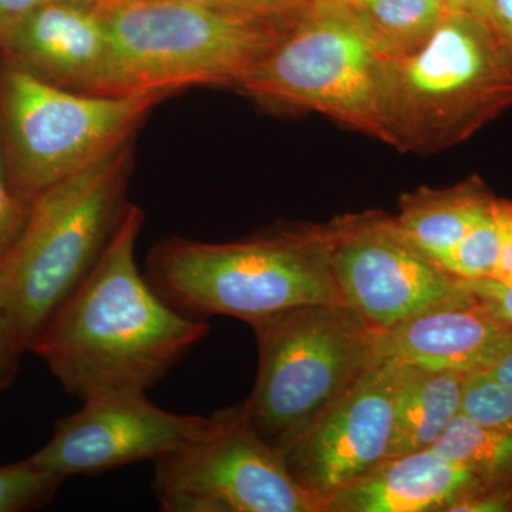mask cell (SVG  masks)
Segmentation results:
<instances>
[{
  "mask_svg": "<svg viewBox=\"0 0 512 512\" xmlns=\"http://www.w3.org/2000/svg\"><path fill=\"white\" fill-rule=\"evenodd\" d=\"M430 448L470 468L481 481L476 493L512 490V433L481 426L458 414Z\"/></svg>",
  "mask_w": 512,
  "mask_h": 512,
  "instance_id": "19",
  "label": "cell"
},
{
  "mask_svg": "<svg viewBox=\"0 0 512 512\" xmlns=\"http://www.w3.org/2000/svg\"><path fill=\"white\" fill-rule=\"evenodd\" d=\"M512 328L476 301L446 303L377 330L379 359L433 370L478 372L511 342Z\"/></svg>",
  "mask_w": 512,
  "mask_h": 512,
  "instance_id": "14",
  "label": "cell"
},
{
  "mask_svg": "<svg viewBox=\"0 0 512 512\" xmlns=\"http://www.w3.org/2000/svg\"><path fill=\"white\" fill-rule=\"evenodd\" d=\"M212 417L200 439L154 461L151 488L161 511L326 512V501L292 477L241 406Z\"/></svg>",
  "mask_w": 512,
  "mask_h": 512,
  "instance_id": "9",
  "label": "cell"
},
{
  "mask_svg": "<svg viewBox=\"0 0 512 512\" xmlns=\"http://www.w3.org/2000/svg\"><path fill=\"white\" fill-rule=\"evenodd\" d=\"M146 278L164 301L195 319L222 315L248 323L295 306L343 305L311 225H279L224 244L167 238L148 252Z\"/></svg>",
  "mask_w": 512,
  "mask_h": 512,
  "instance_id": "4",
  "label": "cell"
},
{
  "mask_svg": "<svg viewBox=\"0 0 512 512\" xmlns=\"http://www.w3.org/2000/svg\"><path fill=\"white\" fill-rule=\"evenodd\" d=\"M484 20L512 53V0H487Z\"/></svg>",
  "mask_w": 512,
  "mask_h": 512,
  "instance_id": "28",
  "label": "cell"
},
{
  "mask_svg": "<svg viewBox=\"0 0 512 512\" xmlns=\"http://www.w3.org/2000/svg\"><path fill=\"white\" fill-rule=\"evenodd\" d=\"M144 218L138 205L128 204L92 272L30 348L82 402L104 393L147 392L210 332L207 320L177 311L138 269Z\"/></svg>",
  "mask_w": 512,
  "mask_h": 512,
  "instance_id": "1",
  "label": "cell"
},
{
  "mask_svg": "<svg viewBox=\"0 0 512 512\" xmlns=\"http://www.w3.org/2000/svg\"><path fill=\"white\" fill-rule=\"evenodd\" d=\"M488 375L493 376L498 383L503 384L512 392V339L511 342L505 346L503 352L498 355L497 359L491 363L487 370Z\"/></svg>",
  "mask_w": 512,
  "mask_h": 512,
  "instance_id": "29",
  "label": "cell"
},
{
  "mask_svg": "<svg viewBox=\"0 0 512 512\" xmlns=\"http://www.w3.org/2000/svg\"><path fill=\"white\" fill-rule=\"evenodd\" d=\"M460 414L481 426L512 433V392L484 370L468 373Z\"/></svg>",
  "mask_w": 512,
  "mask_h": 512,
  "instance_id": "22",
  "label": "cell"
},
{
  "mask_svg": "<svg viewBox=\"0 0 512 512\" xmlns=\"http://www.w3.org/2000/svg\"><path fill=\"white\" fill-rule=\"evenodd\" d=\"M248 323L259 365L241 412L278 453L379 360L377 329L342 303L295 306Z\"/></svg>",
  "mask_w": 512,
  "mask_h": 512,
  "instance_id": "6",
  "label": "cell"
},
{
  "mask_svg": "<svg viewBox=\"0 0 512 512\" xmlns=\"http://www.w3.org/2000/svg\"><path fill=\"white\" fill-rule=\"evenodd\" d=\"M133 140L30 204L15 244L0 258V312L23 352L92 272L128 204Z\"/></svg>",
  "mask_w": 512,
  "mask_h": 512,
  "instance_id": "3",
  "label": "cell"
},
{
  "mask_svg": "<svg viewBox=\"0 0 512 512\" xmlns=\"http://www.w3.org/2000/svg\"><path fill=\"white\" fill-rule=\"evenodd\" d=\"M29 207L10 190L5 168L0 160V258L15 244L28 220Z\"/></svg>",
  "mask_w": 512,
  "mask_h": 512,
  "instance_id": "23",
  "label": "cell"
},
{
  "mask_svg": "<svg viewBox=\"0 0 512 512\" xmlns=\"http://www.w3.org/2000/svg\"><path fill=\"white\" fill-rule=\"evenodd\" d=\"M325 249L343 305L377 330L446 303L473 299L457 278L421 251L382 212L311 225Z\"/></svg>",
  "mask_w": 512,
  "mask_h": 512,
  "instance_id": "10",
  "label": "cell"
},
{
  "mask_svg": "<svg viewBox=\"0 0 512 512\" xmlns=\"http://www.w3.org/2000/svg\"><path fill=\"white\" fill-rule=\"evenodd\" d=\"M448 12L467 13L484 19L487 0H441Z\"/></svg>",
  "mask_w": 512,
  "mask_h": 512,
  "instance_id": "31",
  "label": "cell"
},
{
  "mask_svg": "<svg viewBox=\"0 0 512 512\" xmlns=\"http://www.w3.org/2000/svg\"><path fill=\"white\" fill-rule=\"evenodd\" d=\"M380 64L346 0H309L238 87L258 100L325 114L386 143Z\"/></svg>",
  "mask_w": 512,
  "mask_h": 512,
  "instance_id": "8",
  "label": "cell"
},
{
  "mask_svg": "<svg viewBox=\"0 0 512 512\" xmlns=\"http://www.w3.org/2000/svg\"><path fill=\"white\" fill-rule=\"evenodd\" d=\"M464 284L485 311L512 328V284L493 278L464 279Z\"/></svg>",
  "mask_w": 512,
  "mask_h": 512,
  "instance_id": "24",
  "label": "cell"
},
{
  "mask_svg": "<svg viewBox=\"0 0 512 512\" xmlns=\"http://www.w3.org/2000/svg\"><path fill=\"white\" fill-rule=\"evenodd\" d=\"M222 8L259 16H285L296 12L309 0H205Z\"/></svg>",
  "mask_w": 512,
  "mask_h": 512,
  "instance_id": "26",
  "label": "cell"
},
{
  "mask_svg": "<svg viewBox=\"0 0 512 512\" xmlns=\"http://www.w3.org/2000/svg\"><path fill=\"white\" fill-rule=\"evenodd\" d=\"M66 477L40 467L30 457L0 466V512L39 510L55 497Z\"/></svg>",
  "mask_w": 512,
  "mask_h": 512,
  "instance_id": "20",
  "label": "cell"
},
{
  "mask_svg": "<svg viewBox=\"0 0 512 512\" xmlns=\"http://www.w3.org/2000/svg\"><path fill=\"white\" fill-rule=\"evenodd\" d=\"M167 97L72 92L0 55V160L10 190L30 207L42 192L134 140Z\"/></svg>",
  "mask_w": 512,
  "mask_h": 512,
  "instance_id": "7",
  "label": "cell"
},
{
  "mask_svg": "<svg viewBox=\"0 0 512 512\" xmlns=\"http://www.w3.org/2000/svg\"><path fill=\"white\" fill-rule=\"evenodd\" d=\"M467 375L404 363L389 458L427 450L436 443L460 414Z\"/></svg>",
  "mask_w": 512,
  "mask_h": 512,
  "instance_id": "17",
  "label": "cell"
},
{
  "mask_svg": "<svg viewBox=\"0 0 512 512\" xmlns=\"http://www.w3.org/2000/svg\"><path fill=\"white\" fill-rule=\"evenodd\" d=\"M0 55L47 83L94 94L106 72L109 39L94 9L50 0L0 22Z\"/></svg>",
  "mask_w": 512,
  "mask_h": 512,
  "instance_id": "13",
  "label": "cell"
},
{
  "mask_svg": "<svg viewBox=\"0 0 512 512\" xmlns=\"http://www.w3.org/2000/svg\"><path fill=\"white\" fill-rule=\"evenodd\" d=\"M386 143L434 154L512 107V53L484 19L448 12L412 55L380 64Z\"/></svg>",
  "mask_w": 512,
  "mask_h": 512,
  "instance_id": "5",
  "label": "cell"
},
{
  "mask_svg": "<svg viewBox=\"0 0 512 512\" xmlns=\"http://www.w3.org/2000/svg\"><path fill=\"white\" fill-rule=\"evenodd\" d=\"M494 198L478 177L443 190L420 188L404 195L396 222L421 251L446 268L454 249Z\"/></svg>",
  "mask_w": 512,
  "mask_h": 512,
  "instance_id": "16",
  "label": "cell"
},
{
  "mask_svg": "<svg viewBox=\"0 0 512 512\" xmlns=\"http://www.w3.org/2000/svg\"><path fill=\"white\" fill-rule=\"evenodd\" d=\"M380 62L412 55L436 32L448 10L441 0H346Z\"/></svg>",
  "mask_w": 512,
  "mask_h": 512,
  "instance_id": "18",
  "label": "cell"
},
{
  "mask_svg": "<svg viewBox=\"0 0 512 512\" xmlns=\"http://www.w3.org/2000/svg\"><path fill=\"white\" fill-rule=\"evenodd\" d=\"M128 390L83 400L79 412L55 424L52 439L32 458L70 476H96L128 464L157 461L200 439L214 417L175 414Z\"/></svg>",
  "mask_w": 512,
  "mask_h": 512,
  "instance_id": "12",
  "label": "cell"
},
{
  "mask_svg": "<svg viewBox=\"0 0 512 512\" xmlns=\"http://www.w3.org/2000/svg\"><path fill=\"white\" fill-rule=\"evenodd\" d=\"M501 254L500 229L493 204L478 218L448 259L446 269L457 278H493Z\"/></svg>",
  "mask_w": 512,
  "mask_h": 512,
  "instance_id": "21",
  "label": "cell"
},
{
  "mask_svg": "<svg viewBox=\"0 0 512 512\" xmlns=\"http://www.w3.org/2000/svg\"><path fill=\"white\" fill-rule=\"evenodd\" d=\"M23 350L10 329L8 320L0 312V392L12 383L18 372L19 357Z\"/></svg>",
  "mask_w": 512,
  "mask_h": 512,
  "instance_id": "27",
  "label": "cell"
},
{
  "mask_svg": "<svg viewBox=\"0 0 512 512\" xmlns=\"http://www.w3.org/2000/svg\"><path fill=\"white\" fill-rule=\"evenodd\" d=\"M404 363L379 359L279 451L292 477L328 500L389 458Z\"/></svg>",
  "mask_w": 512,
  "mask_h": 512,
  "instance_id": "11",
  "label": "cell"
},
{
  "mask_svg": "<svg viewBox=\"0 0 512 512\" xmlns=\"http://www.w3.org/2000/svg\"><path fill=\"white\" fill-rule=\"evenodd\" d=\"M480 487L470 468L427 448L387 458L330 495L326 512H453Z\"/></svg>",
  "mask_w": 512,
  "mask_h": 512,
  "instance_id": "15",
  "label": "cell"
},
{
  "mask_svg": "<svg viewBox=\"0 0 512 512\" xmlns=\"http://www.w3.org/2000/svg\"><path fill=\"white\" fill-rule=\"evenodd\" d=\"M109 59L96 96L239 86L296 12L259 16L205 0H100Z\"/></svg>",
  "mask_w": 512,
  "mask_h": 512,
  "instance_id": "2",
  "label": "cell"
},
{
  "mask_svg": "<svg viewBox=\"0 0 512 512\" xmlns=\"http://www.w3.org/2000/svg\"><path fill=\"white\" fill-rule=\"evenodd\" d=\"M50 0H0V22L16 18Z\"/></svg>",
  "mask_w": 512,
  "mask_h": 512,
  "instance_id": "30",
  "label": "cell"
},
{
  "mask_svg": "<svg viewBox=\"0 0 512 512\" xmlns=\"http://www.w3.org/2000/svg\"><path fill=\"white\" fill-rule=\"evenodd\" d=\"M62 2L72 3V5L83 6V8L93 9L100 0H62Z\"/></svg>",
  "mask_w": 512,
  "mask_h": 512,
  "instance_id": "32",
  "label": "cell"
},
{
  "mask_svg": "<svg viewBox=\"0 0 512 512\" xmlns=\"http://www.w3.org/2000/svg\"><path fill=\"white\" fill-rule=\"evenodd\" d=\"M495 217L500 229L501 254L493 279L512 284V200L495 198Z\"/></svg>",
  "mask_w": 512,
  "mask_h": 512,
  "instance_id": "25",
  "label": "cell"
}]
</instances>
